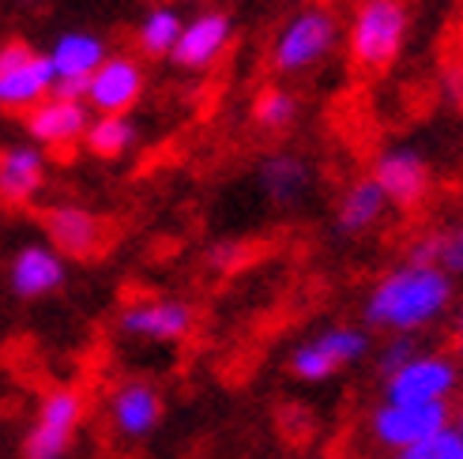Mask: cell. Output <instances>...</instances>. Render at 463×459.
I'll use <instances>...</instances> for the list:
<instances>
[{
	"mask_svg": "<svg viewBox=\"0 0 463 459\" xmlns=\"http://www.w3.org/2000/svg\"><path fill=\"white\" fill-rule=\"evenodd\" d=\"M456 297V279L426 264H396L369 286L362 302V320L369 332L419 335L445 320Z\"/></svg>",
	"mask_w": 463,
	"mask_h": 459,
	"instance_id": "6da1fadb",
	"label": "cell"
},
{
	"mask_svg": "<svg viewBox=\"0 0 463 459\" xmlns=\"http://www.w3.org/2000/svg\"><path fill=\"white\" fill-rule=\"evenodd\" d=\"M411 31L407 0H358L351 27H346V50L362 72H384L403 53Z\"/></svg>",
	"mask_w": 463,
	"mask_h": 459,
	"instance_id": "7a4b0ae2",
	"label": "cell"
},
{
	"mask_svg": "<svg viewBox=\"0 0 463 459\" xmlns=\"http://www.w3.org/2000/svg\"><path fill=\"white\" fill-rule=\"evenodd\" d=\"M339 34H343L339 15L332 8H324V5L302 8L283 23V31L271 42V53H268L271 72H279V76L313 72V68L320 61H328V53L339 45Z\"/></svg>",
	"mask_w": 463,
	"mask_h": 459,
	"instance_id": "3957f363",
	"label": "cell"
},
{
	"mask_svg": "<svg viewBox=\"0 0 463 459\" xmlns=\"http://www.w3.org/2000/svg\"><path fill=\"white\" fill-rule=\"evenodd\" d=\"M87 399L76 384H57L38 399L34 426L27 429V437L19 445L23 459H64L72 452V441L83 426Z\"/></svg>",
	"mask_w": 463,
	"mask_h": 459,
	"instance_id": "277c9868",
	"label": "cell"
},
{
	"mask_svg": "<svg viewBox=\"0 0 463 459\" xmlns=\"http://www.w3.org/2000/svg\"><path fill=\"white\" fill-rule=\"evenodd\" d=\"M463 370L452 351H419L392 377H384V403H452Z\"/></svg>",
	"mask_w": 463,
	"mask_h": 459,
	"instance_id": "5b68a950",
	"label": "cell"
},
{
	"mask_svg": "<svg viewBox=\"0 0 463 459\" xmlns=\"http://www.w3.org/2000/svg\"><path fill=\"white\" fill-rule=\"evenodd\" d=\"M452 426V403H381L369 410V437L392 455Z\"/></svg>",
	"mask_w": 463,
	"mask_h": 459,
	"instance_id": "8992f818",
	"label": "cell"
},
{
	"mask_svg": "<svg viewBox=\"0 0 463 459\" xmlns=\"http://www.w3.org/2000/svg\"><path fill=\"white\" fill-rule=\"evenodd\" d=\"M369 177L381 185L388 208L396 211H419L422 203L433 192V170L422 158V151H414L407 144L400 147H384L373 166H369Z\"/></svg>",
	"mask_w": 463,
	"mask_h": 459,
	"instance_id": "52a82bcc",
	"label": "cell"
},
{
	"mask_svg": "<svg viewBox=\"0 0 463 459\" xmlns=\"http://www.w3.org/2000/svg\"><path fill=\"white\" fill-rule=\"evenodd\" d=\"M45 245L64 260H90L106 248V222L83 203H50L38 215Z\"/></svg>",
	"mask_w": 463,
	"mask_h": 459,
	"instance_id": "ba28073f",
	"label": "cell"
},
{
	"mask_svg": "<svg viewBox=\"0 0 463 459\" xmlns=\"http://www.w3.org/2000/svg\"><path fill=\"white\" fill-rule=\"evenodd\" d=\"M193 324L196 313L181 297H147V302L121 309L118 316V328L128 339H144V342H181L193 332Z\"/></svg>",
	"mask_w": 463,
	"mask_h": 459,
	"instance_id": "9c48e42d",
	"label": "cell"
},
{
	"mask_svg": "<svg viewBox=\"0 0 463 459\" xmlns=\"http://www.w3.org/2000/svg\"><path fill=\"white\" fill-rule=\"evenodd\" d=\"M230 38H234V19L226 12H200L181 27L170 64H177L181 72H203L226 53Z\"/></svg>",
	"mask_w": 463,
	"mask_h": 459,
	"instance_id": "30bf717a",
	"label": "cell"
},
{
	"mask_svg": "<svg viewBox=\"0 0 463 459\" xmlns=\"http://www.w3.org/2000/svg\"><path fill=\"white\" fill-rule=\"evenodd\" d=\"M64 283H68L64 257L50 245H38V241L23 245L8 264V286L19 302H42V297L57 294Z\"/></svg>",
	"mask_w": 463,
	"mask_h": 459,
	"instance_id": "8fae6325",
	"label": "cell"
},
{
	"mask_svg": "<svg viewBox=\"0 0 463 459\" xmlns=\"http://www.w3.org/2000/svg\"><path fill=\"white\" fill-rule=\"evenodd\" d=\"M162 422V392L151 380H121L109 392V426L121 433L125 441H144Z\"/></svg>",
	"mask_w": 463,
	"mask_h": 459,
	"instance_id": "7c38bea8",
	"label": "cell"
},
{
	"mask_svg": "<svg viewBox=\"0 0 463 459\" xmlns=\"http://www.w3.org/2000/svg\"><path fill=\"white\" fill-rule=\"evenodd\" d=\"M144 64L136 57H106L99 72L87 83V102L99 113H118L128 117V109L144 95Z\"/></svg>",
	"mask_w": 463,
	"mask_h": 459,
	"instance_id": "4fadbf2b",
	"label": "cell"
},
{
	"mask_svg": "<svg viewBox=\"0 0 463 459\" xmlns=\"http://www.w3.org/2000/svg\"><path fill=\"white\" fill-rule=\"evenodd\" d=\"M90 128L87 102H68V98H42L34 109H27V132L31 140L53 151H68L83 144V136Z\"/></svg>",
	"mask_w": 463,
	"mask_h": 459,
	"instance_id": "5bb4252c",
	"label": "cell"
},
{
	"mask_svg": "<svg viewBox=\"0 0 463 459\" xmlns=\"http://www.w3.org/2000/svg\"><path fill=\"white\" fill-rule=\"evenodd\" d=\"M257 185L275 208H298L313 192V163L294 151H271L257 170Z\"/></svg>",
	"mask_w": 463,
	"mask_h": 459,
	"instance_id": "9a60e30c",
	"label": "cell"
},
{
	"mask_svg": "<svg viewBox=\"0 0 463 459\" xmlns=\"http://www.w3.org/2000/svg\"><path fill=\"white\" fill-rule=\"evenodd\" d=\"M45 189V155L31 144L0 147V203L27 208Z\"/></svg>",
	"mask_w": 463,
	"mask_h": 459,
	"instance_id": "2e32d148",
	"label": "cell"
},
{
	"mask_svg": "<svg viewBox=\"0 0 463 459\" xmlns=\"http://www.w3.org/2000/svg\"><path fill=\"white\" fill-rule=\"evenodd\" d=\"M384 215H388V200H384L377 181L365 173L339 192L335 230L343 238H362V234H369V230H377L384 222Z\"/></svg>",
	"mask_w": 463,
	"mask_h": 459,
	"instance_id": "e0dca14e",
	"label": "cell"
},
{
	"mask_svg": "<svg viewBox=\"0 0 463 459\" xmlns=\"http://www.w3.org/2000/svg\"><path fill=\"white\" fill-rule=\"evenodd\" d=\"M57 87V72L45 53H34L27 64L0 76V109H34L42 98H50Z\"/></svg>",
	"mask_w": 463,
	"mask_h": 459,
	"instance_id": "ac0fdd59",
	"label": "cell"
},
{
	"mask_svg": "<svg viewBox=\"0 0 463 459\" xmlns=\"http://www.w3.org/2000/svg\"><path fill=\"white\" fill-rule=\"evenodd\" d=\"M403 260L437 267L449 279H459L463 275V222H445V226H433L426 234H419L411 241Z\"/></svg>",
	"mask_w": 463,
	"mask_h": 459,
	"instance_id": "d6986e66",
	"label": "cell"
},
{
	"mask_svg": "<svg viewBox=\"0 0 463 459\" xmlns=\"http://www.w3.org/2000/svg\"><path fill=\"white\" fill-rule=\"evenodd\" d=\"M45 57H50L57 80H90L109 53H106V42L99 34H90V31H68V34L57 38V45Z\"/></svg>",
	"mask_w": 463,
	"mask_h": 459,
	"instance_id": "ffe728a7",
	"label": "cell"
},
{
	"mask_svg": "<svg viewBox=\"0 0 463 459\" xmlns=\"http://www.w3.org/2000/svg\"><path fill=\"white\" fill-rule=\"evenodd\" d=\"M313 342L320 347V354L335 365V373L346 370V365L362 361L369 351H373V335H369L365 324H332V328H320L313 335Z\"/></svg>",
	"mask_w": 463,
	"mask_h": 459,
	"instance_id": "44dd1931",
	"label": "cell"
},
{
	"mask_svg": "<svg viewBox=\"0 0 463 459\" xmlns=\"http://www.w3.org/2000/svg\"><path fill=\"white\" fill-rule=\"evenodd\" d=\"M181 27H184L181 12L170 5H158L136 27V50H140V57H170L181 38Z\"/></svg>",
	"mask_w": 463,
	"mask_h": 459,
	"instance_id": "7402d4cb",
	"label": "cell"
},
{
	"mask_svg": "<svg viewBox=\"0 0 463 459\" xmlns=\"http://www.w3.org/2000/svg\"><path fill=\"white\" fill-rule=\"evenodd\" d=\"M298 113H302V106H298L294 90L279 87V83H268L260 87V95L252 98V121H257L260 132H271V136H283L294 128Z\"/></svg>",
	"mask_w": 463,
	"mask_h": 459,
	"instance_id": "603a6c76",
	"label": "cell"
},
{
	"mask_svg": "<svg viewBox=\"0 0 463 459\" xmlns=\"http://www.w3.org/2000/svg\"><path fill=\"white\" fill-rule=\"evenodd\" d=\"M132 144H136V125L132 117H118V113H99V121H90L83 136V147L95 158H106V163L128 155Z\"/></svg>",
	"mask_w": 463,
	"mask_h": 459,
	"instance_id": "cb8c5ba5",
	"label": "cell"
},
{
	"mask_svg": "<svg viewBox=\"0 0 463 459\" xmlns=\"http://www.w3.org/2000/svg\"><path fill=\"white\" fill-rule=\"evenodd\" d=\"M459 452H463V437L449 426V429H441V433H433V437H426V441H419V445L396 452L392 459H456Z\"/></svg>",
	"mask_w": 463,
	"mask_h": 459,
	"instance_id": "d4e9b609",
	"label": "cell"
},
{
	"mask_svg": "<svg viewBox=\"0 0 463 459\" xmlns=\"http://www.w3.org/2000/svg\"><path fill=\"white\" fill-rule=\"evenodd\" d=\"M414 354H419V342H414V335H388L384 347L377 351V370L381 377H392L400 370V365H407Z\"/></svg>",
	"mask_w": 463,
	"mask_h": 459,
	"instance_id": "484cf974",
	"label": "cell"
},
{
	"mask_svg": "<svg viewBox=\"0 0 463 459\" xmlns=\"http://www.w3.org/2000/svg\"><path fill=\"white\" fill-rule=\"evenodd\" d=\"M31 57H34V50H31L27 42H19V38L0 42V76L12 72V68H19V64H27Z\"/></svg>",
	"mask_w": 463,
	"mask_h": 459,
	"instance_id": "4316f807",
	"label": "cell"
},
{
	"mask_svg": "<svg viewBox=\"0 0 463 459\" xmlns=\"http://www.w3.org/2000/svg\"><path fill=\"white\" fill-rule=\"evenodd\" d=\"M441 95L452 102V106H463V64H445L441 72Z\"/></svg>",
	"mask_w": 463,
	"mask_h": 459,
	"instance_id": "83f0119b",
	"label": "cell"
},
{
	"mask_svg": "<svg viewBox=\"0 0 463 459\" xmlns=\"http://www.w3.org/2000/svg\"><path fill=\"white\" fill-rule=\"evenodd\" d=\"M452 358L459 361V370H463V305H459L456 324H452Z\"/></svg>",
	"mask_w": 463,
	"mask_h": 459,
	"instance_id": "f1b7e54d",
	"label": "cell"
},
{
	"mask_svg": "<svg viewBox=\"0 0 463 459\" xmlns=\"http://www.w3.org/2000/svg\"><path fill=\"white\" fill-rule=\"evenodd\" d=\"M452 429L463 437V407H459V410H452Z\"/></svg>",
	"mask_w": 463,
	"mask_h": 459,
	"instance_id": "f546056e",
	"label": "cell"
},
{
	"mask_svg": "<svg viewBox=\"0 0 463 459\" xmlns=\"http://www.w3.org/2000/svg\"><path fill=\"white\" fill-rule=\"evenodd\" d=\"M456 459H463V452H459V455H456Z\"/></svg>",
	"mask_w": 463,
	"mask_h": 459,
	"instance_id": "4dcf8cb0",
	"label": "cell"
},
{
	"mask_svg": "<svg viewBox=\"0 0 463 459\" xmlns=\"http://www.w3.org/2000/svg\"><path fill=\"white\" fill-rule=\"evenodd\" d=\"M189 5H196V0H189Z\"/></svg>",
	"mask_w": 463,
	"mask_h": 459,
	"instance_id": "1f68e13d",
	"label": "cell"
}]
</instances>
